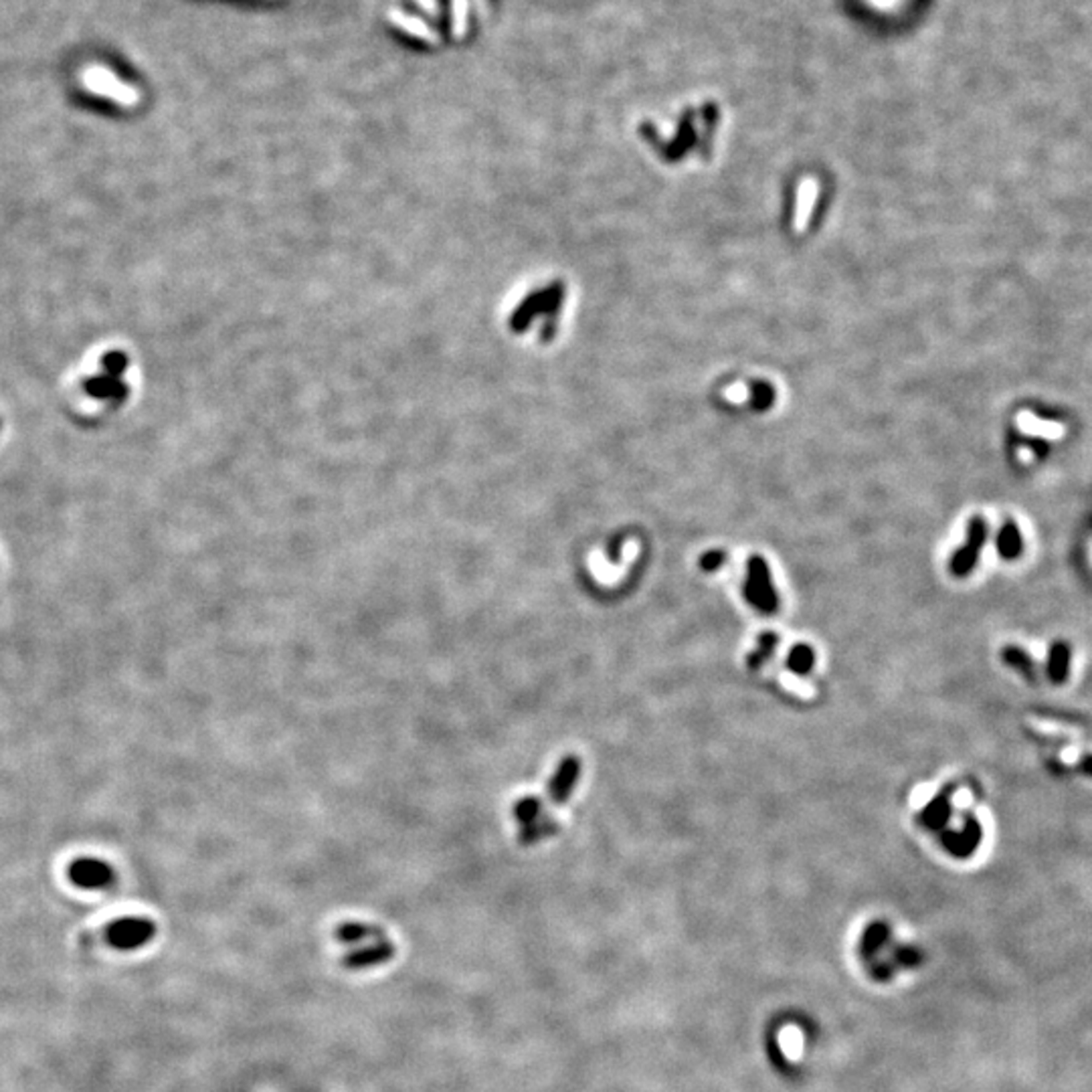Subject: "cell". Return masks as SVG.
I'll use <instances>...</instances> for the list:
<instances>
[{
    "label": "cell",
    "instance_id": "obj_1",
    "mask_svg": "<svg viewBox=\"0 0 1092 1092\" xmlns=\"http://www.w3.org/2000/svg\"><path fill=\"white\" fill-rule=\"evenodd\" d=\"M743 597L761 616H775L781 607V597L773 585V575L765 556L751 554L746 561V575L743 583Z\"/></svg>",
    "mask_w": 1092,
    "mask_h": 1092
},
{
    "label": "cell",
    "instance_id": "obj_2",
    "mask_svg": "<svg viewBox=\"0 0 1092 1092\" xmlns=\"http://www.w3.org/2000/svg\"><path fill=\"white\" fill-rule=\"evenodd\" d=\"M985 539H987L985 522L982 518H975V520L969 522L965 546H961V549L951 556L949 571L953 577L963 578L973 571L977 561H979V551H982Z\"/></svg>",
    "mask_w": 1092,
    "mask_h": 1092
},
{
    "label": "cell",
    "instance_id": "obj_3",
    "mask_svg": "<svg viewBox=\"0 0 1092 1092\" xmlns=\"http://www.w3.org/2000/svg\"><path fill=\"white\" fill-rule=\"evenodd\" d=\"M578 777H581V761H578L575 755L565 756L559 767H556V771L552 773L549 787H546L552 804L565 806L566 801L571 799Z\"/></svg>",
    "mask_w": 1092,
    "mask_h": 1092
},
{
    "label": "cell",
    "instance_id": "obj_4",
    "mask_svg": "<svg viewBox=\"0 0 1092 1092\" xmlns=\"http://www.w3.org/2000/svg\"><path fill=\"white\" fill-rule=\"evenodd\" d=\"M154 924L144 919H124L109 927V943L118 949H138L154 937Z\"/></svg>",
    "mask_w": 1092,
    "mask_h": 1092
},
{
    "label": "cell",
    "instance_id": "obj_5",
    "mask_svg": "<svg viewBox=\"0 0 1092 1092\" xmlns=\"http://www.w3.org/2000/svg\"><path fill=\"white\" fill-rule=\"evenodd\" d=\"M941 842L945 845V850L953 854L955 857H967L977 850L979 842H982V826H979L977 819L967 818L961 830L943 832Z\"/></svg>",
    "mask_w": 1092,
    "mask_h": 1092
},
{
    "label": "cell",
    "instance_id": "obj_6",
    "mask_svg": "<svg viewBox=\"0 0 1092 1092\" xmlns=\"http://www.w3.org/2000/svg\"><path fill=\"white\" fill-rule=\"evenodd\" d=\"M951 795H953V787L949 785V787H945L941 794L934 795L929 804L919 811L917 821L924 830L941 832L946 828V823H949V819H951V811H953Z\"/></svg>",
    "mask_w": 1092,
    "mask_h": 1092
},
{
    "label": "cell",
    "instance_id": "obj_7",
    "mask_svg": "<svg viewBox=\"0 0 1092 1092\" xmlns=\"http://www.w3.org/2000/svg\"><path fill=\"white\" fill-rule=\"evenodd\" d=\"M71 880L83 888H99L109 882L111 870L106 864L97 860H82L73 864Z\"/></svg>",
    "mask_w": 1092,
    "mask_h": 1092
},
{
    "label": "cell",
    "instance_id": "obj_8",
    "mask_svg": "<svg viewBox=\"0 0 1092 1092\" xmlns=\"http://www.w3.org/2000/svg\"><path fill=\"white\" fill-rule=\"evenodd\" d=\"M395 953L393 945L387 943L385 939L378 941L371 946H364V949H359L350 953L347 959H344V965L350 967V969H366V967H373V965H381L387 959H391Z\"/></svg>",
    "mask_w": 1092,
    "mask_h": 1092
},
{
    "label": "cell",
    "instance_id": "obj_9",
    "mask_svg": "<svg viewBox=\"0 0 1092 1092\" xmlns=\"http://www.w3.org/2000/svg\"><path fill=\"white\" fill-rule=\"evenodd\" d=\"M779 641L781 638L775 631H763L759 638H756V645L755 650L746 657V666H749V670H761L763 666L768 664V660L775 655L777 648H779Z\"/></svg>",
    "mask_w": 1092,
    "mask_h": 1092
},
{
    "label": "cell",
    "instance_id": "obj_10",
    "mask_svg": "<svg viewBox=\"0 0 1092 1092\" xmlns=\"http://www.w3.org/2000/svg\"><path fill=\"white\" fill-rule=\"evenodd\" d=\"M785 666L787 670L794 672L795 676L811 674L813 667H816V650L807 643H795L787 654Z\"/></svg>",
    "mask_w": 1092,
    "mask_h": 1092
},
{
    "label": "cell",
    "instance_id": "obj_11",
    "mask_svg": "<svg viewBox=\"0 0 1092 1092\" xmlns=\"http://www.w3.org/2000/svg\"><path fill=\"white\" fill-rule=\"evenodd\" d=\"M334 937L336 941L344 943V945H354V943H361L362 939H376L381 941L385 939L381 929L376 927H369V924H361V922H347V924H340L334 933Z\"/></svg>",
    "mask_w": 1092,
    "mask_h": 1092
},
{
    "label": "cell",
    "instance_id": "obj_12",
    "mask_svg": "<svg viewBox=\"0 0 1092 1092\" xmlns=\"http://www.w3.org/2000/svg\"><path fill=\"white\" fill-rule=\"evenodd\" d=\"M556 832H559V826H556V823L551 818H544L542 816V818H539L534 823H530V826L522 828L520 830V835H518V840H520L522 845H532V844H537V842H540L544 838H551V835H554Z\"/></svg>",
    "mask_w": 1092,
    "mask_h": 1092
},
{
    "label": "cell",
    "instance_id": "obj_13",
    "mask_svg": "<svg viewBox=\"0 0 1092 1092\" xmlns=\"http://www.w3.org/2000/svg\"><path fill=\"white\" fill-rule=\"evenodd\" d=\"M514 819L520 823L522 828L530 826V823L537 821L539 818H542V801L539 797H522L520 801L514 804Z\"/></svg>",
    "mask_w": 1092,
    "mask_h": 1092
},
{
    "label": "cell",
    "instance_id": "obj_14",
    "mask_svg": "<svg viewBox=\"0 0 1092 1092\" xmlns=\"http://www.w3.org/2000/svg\"><path fill=\"white\" fill-rule=\"evenodd\" d=\"M997 549H999V554L1004 556V559H1008V561L1016 559V556L1022 552V537H1020V532H1018L1016 527H1013V525L1004 527V530L999 532Z\"/></svg>",
    "mask_w": 1092,
    "mask_h": 1092
},
{
    "label": "cell",
    "instance_id": "obj_15",
    "mask_svg": "<svg viewBox=\"0 0 1092 1092\" xmlns=\"http://www.w3.org/2000/svg\"><path fill=\"white\" fill-rule=\"evenodd\" d=\"M1068 664H1071V650L1064 643H1056L1050 652V678L1054 682H1062L1068 674Z\"/></svg>",
    "mask_w": 1092,
    "mask_h": 1092
},
{
    "label": "cell",
    "instance_id": "obj_16",
    "mask_svg": "<svg viewBox=\"0 0 1092 1092\" xmlns=\"http://www.w3.org/2000/svg\"><path fill=\"white\" fill-rule=\"evenodd\" d=\"M1001 657H1004V662L1008 666L1016 667V670H1020L1026 678H1032L1034 676L1032 660H1030V655L1026 652H1022L1018 648H1011V645H1009V648H1006L1004 652H1001Z\"/></svg>",
    "mask_w": 1092,
    "mask_h": 1092
},
{
    "label": "cell",
    "instance_id": "obj_17",
    "mask_svg": "<svg viewBox=\"0 0 1092 1092\" xmlns=\"http://www.w3.org/2000/svg\"><path fill=\"white\" fill-rule=\"evenodd\" d=\"M724 563H727V554L722 551H708L700 556V568L706 573L718 571Z\"/></svg>",
    "mask_w": 1092,
    "mask_h": 1092
},
{
    "label": "cell",
    "instance_id": "obj_18",
    "mask_svg": "<svg viewBox=\"0 0 1092 1092\" xmlns=\"http://www.w3.org/2000/svg\"><path fill=\"white\" fill-rule=\"evenodd\" d=\"M1085 768H1086L1088 773H1092V756H1088V759L1085 761Z\"/></svg>",
    "mask_w": 1092,
    "mask_h": 1092
}]
</instances>
